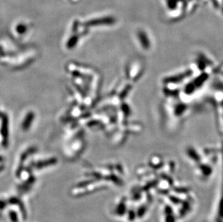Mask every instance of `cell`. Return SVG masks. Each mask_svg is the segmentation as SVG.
I'll list each match as a JSON object with an SVG mask.
<instances>
[{
	"label": "cell",
	"mask_w": 223,
	"mask_h": 222,
	"mask_svg": "<svg viewBox=\"0 0 223 222\" xmlns=\"http://www.w3.org/2000/svg\"><path fill=\"white\" fill-rule=\"evenodd\" d=\"M165 222H175V218L172 214L167 215L166 219H165Z\"/></svg>",
	"instance_id": "obj_3"
},
{
	"label": "cell",
	"mask_w": 223,
	"mask_h": 222,
	"mask_svg": "<svg viewBox=\"0 0 223 222\" xmlns=\"http://www.w3.org/2000/svg\"><path fill=\"white\" fill-rule=\"evenodd\" d=\"M165 212H166L167 215H169V214H172V212H173V211H172L171 207L166 206V208H165Z\"/></svg>",
	"instance_id": "obj_5"
},
{
	"label": "cell",
	"mask_w": 223,
	"mask_h": 222,
	"mask_svg": "<svg viewBox=\"0 0 223 222\" xmlns=\"http://www.w3.org/2000/svg\"><path fill=\"white\" fill-rule=\"evenodd\" d=\"M146 212V208L144 206L140 207L139 209H138L137 211V216L138 217H142L144 216V214H145Z\"/></svg>",
	"instance_id": "obj_2"
},
{
	"label": "cell",
	"mask_w": 223,
	"mask_h": 222,
	"mask_svg": "<svg viewBox=\"0 0 223 222\" xmlns=\"http://www.w3.org/2000/svg\"><path fill=\"white\" fill-rule=\"evenodd\" d=\"M135 217H136V214H135V213L134 211H130L128 212V219H129V220L133 221Z\"/></svg>",
	"instance_id": "obj_4"
},
{
	"label": "cell",
	"mask_w": 223,
	"mask_h": 222,
	"mask_svg": "<svg viewBox=\"0 0 223 222\" xmlns=\"http://www.w3.org/2000/svg\"><path fill=\"white\" fill-rule=\"evenodd\" d=\"M126 205L124 203H121L118 205V207L116 208V213L118 214H120V216H123V214H125L126 212Z\"/></svg>",
	"instance_id": "obj_1"
}]
</instances>
